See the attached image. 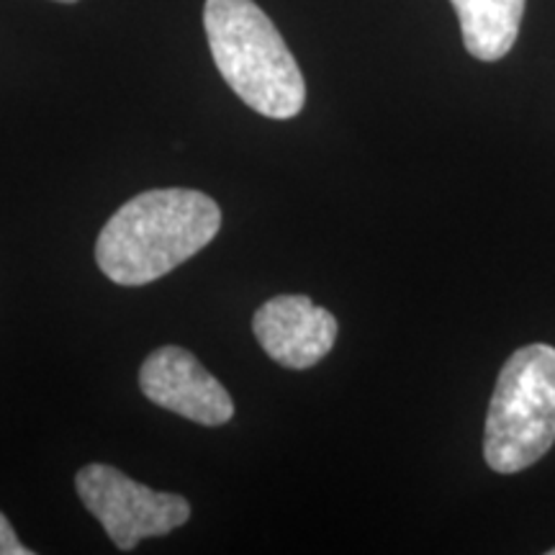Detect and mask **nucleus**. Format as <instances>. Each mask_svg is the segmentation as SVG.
Returning <instances> with one entry per match:
<instances>
[{"label": "nucleus", "mask_w": 555, "mask_h": 555, "mask_svg": "<svg viewBox=\"0 0 555 555\" xmlns=\"http://www.w3.org/2000/svg\"><path fill=\"white\" fill-rule=\"evenodd\" d=\"M217 201L201 191L159 189L127 201L95 242V262L119 286L168 275L219 234Z\"/></svg>", "instance_id": "nucleus-1"}, {"label": "nucleus", "mask_w": 555, "mask_h": 555, "mask_svg": "<svg viewBox=\"0 0 555 555\" xmlns=\"http://www.w3.org/2000/svg\"><path fill=\"white\" fill-rule=\"evenodd\" d=\"M208 50L227 86L268 119H294L307 103L301 67L255 0H206Z\"/></svg>", "instance_id": "nucleus-2"}, {"label": "nucleus", "mask_w": 555, "mask_h": 555, "mask_svg": "<svg viewBox=\"0 0 555 555\" xmlns=\"http://www.w3.org/2000/svg\"><path fill=\"white\" fill-rule=\"evenodd\" d=\"M555 442V347L527 345L506 360L486 414L483 455L496 474H519Z\"/></svg>", "instance_id": "nucleus-3"}, {"label": "nucleus", "mask_w": 555, "mask_h": 555, "mask_svg": "<svg viewBox=\"0 0 555 555\" xmlns=\"http://www.w3.org/2000/svg\"><path fill=\"white\" fill-rule=\"evenodd\" d=\"M80 502L119 551H134L144 538H163L189 522L191 504L134 481L106 463H88L75 476Z\"/></svg>", "instance_id": "nucleus-4"}, {"label": "nucleus", "mask_w": 555, "mask_h": 555, "mask_svg": "<svg viewBox=\"0 0 555 555\" xmlns=\"http://www.w3.org/2000/svg\"><path fill=\"white\" fill-rule=\"evenodd\" d=\"M139 388L152 404L176 412L206 427L227 425L234 416V401L193 352L183 347H159L142 363Z\"/></svg>", "instance_id": "nucleus-5"}, {"label": "nucleus", "mask_w": 555, "mask_h": 555, "mask_svg": "<svg viewBox=\"0 0 555 555\" xmlns=\"http://www.w3.org/2000/svg\"><path fill=\"white\" fill-rule=\"evenodd\" d=\"M255 337L278 365L304 371L327 358L337 339V319L309 296H275L255 311Z\"/></svg>", "instance_id": "nucleus-6"}, {"label": "nucleus", "mask_w": 555, "mask_h": 555, "mask_svg": "<svg viewBox=\"0 0 555 555\" xmlns=\"http://www.w3.org/2000/svg\"><path fill=\"white\" fill-rule=\"evenodd\" d=\"M470 57L496 62L515 47L527 0H450Z\"/></svg>", "instance_id": "nucleus-7"}, {"label": "nucleus", "mask_w": 555, "mask_h": 555, "mask_svg": "<svg viewBox=\"0 0 555 555\" xmlns=\"http://www.w3.org/2000/svg\"><path fill=\"white\" fill-rule=\"evenodd\" d=\"M31 547L21 545V540L13 532L9 517L0 512V555H31Z\"/></svg>", "instance_id": "nucleus-8"}, {"label": "nucleus", "mask_w": 555, "mask_h": 555, "mask_svg": "<svg viewBox=\"0 0 555 555\" xmlns=\"http://www.w3.org/2000/svg\"><path fill=\"white\" fill-rule=\"evenodd\" d=\"M57 3H78V0H57Z\"/></svg>", "instance_id": "nucleus-9"}, {"label": "nucleus", "mask_w": 555, "mask_h": 555, "mask_svg": "<svg viewBox=\"0 0 555 555\" xmlns=\"http://www.w3.org/2000/svg\"><path fill=\"white\" fill-rule=\"evenodd\" d=\"M547 555H555V547H553V551H547Z\"/></svg>", "instance_id": "nucleus-10"}]
</instances>
